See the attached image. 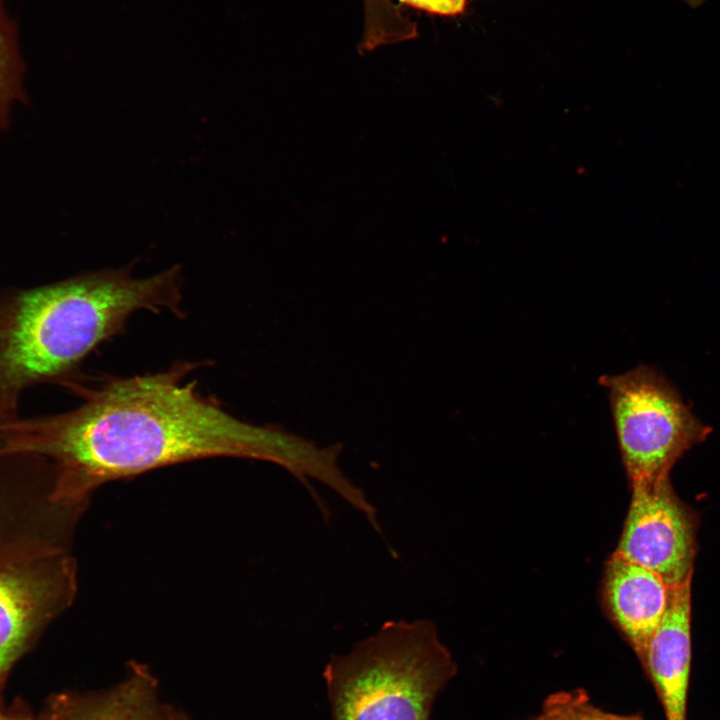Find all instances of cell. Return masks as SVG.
<instances>
[{
  "label": "cell",
  "mask_w": 720,
  "mask_h": 720,
  "mask_svg": "<svg viewBox=\"0 0 720 720\" xmlns=\"http://www.w3.org/2000/svg\"><path fill=\"white\" fill-rule=\"evenodd\" d=\"M75 592V566L60 549L0 564V708L12 666Z\"/></svg>",
  "instance_id": "8992f818"
},
{
  "label": "cell",
  "mask_w": 720,
  "mask_h": 720,
  "mask_svg": "<svg viewBox=\"0 0 720 720\" xmlns=\"http://www.w3.org/2000/svg\"><path fill=\"white\" fill-rule=\"evenodd\" d=\"M402 4L429 14L452 17L465 11L469 0H399Z\"/></svg>",
  "instance_id": "7c38bea8"
},
{
  "label": "cell",
  "mask_w": 720,
  "mask_h": 720,
  "mask_svg": "<svg viewBox=\"0 0 720 720\" xmlns=\"http://www.w3.org/2000/svg\"><path fill=\"white\" fill-rule=\"evenodd\" d=\"M36 458H38V457H36ZM36 458H34V459H36ZM40 458H41V457H40ZM34 459H33V460H34ZM33 460H31V461H33ZM31 461H30V462H31ZM28 463H29V462H28ZM28 463H27V464H28ZM25 465H26V464H25ZM23 466H24V465H23ZM21 467H22V466H21ZM19 468H20V467H19ZM16 469H18V468H16ZM13 470H15V469H13ZM10 471H12V470H10ZM7 472H9V471H7Z\"/></svg>",
  "instance_id": "e0dca14e"
},
{
  "label": "cell",
  "mask_w": 720,
  "mask_h": 720,
  "mask_svg": "<svg viewBox=\"0 0 720 720\" xmlns=\"http://www.w3.org/2000/svg\"><path fill=\"white\" fill-rule=\"evenodd\" d=\"M364 22L371 26L384 25L393 20L399 8L392 0H362Z\"/></svg>",
  "instance_id": "4fadbf2b"
},
{
  "label": "cell",
  "mask_w": 720,
  "mask_h": 720,
  "mask_svg": "<svg viewBox=\"0 0 720 720\" xmlns=\"http://www.w3.org/2000/svg\"><path fill=\"white\" fill-rule=\"evenodd\" d=\"M670 588L655 572L617 553L608 562L605 579L608 609L641 662L666 610Z\"/></svg>",
  "instance_id": "ba28073f"
},
{
  "label": "cell",
  "mask_w": 720,
  "mask_h": 720,
  "mask_svg": "<svg viewBox=\"0 0 720 720\" xmlns=\"http://www.w3.org/2000/svg\"><path fill=\"white\" fill-rule=\"evenodd\" d=\"M631 483V504L615 553L655 572L669 587L691 582L696 512L677 496L669 475Z\"/></svg>",
  "instance_id": "5b68a950"
},
{
  "label": "cell",
  "mask_w": 720,
  "mask_h": 720,
  "mask_svg": "<svg viewBox=\"0 0 720 720\" xmlns=\"http://www.w3.org/2000/svg\"><path fill=\"white\" fill-rule=\"evenodd\" d=\"M127 678L112 689L52 696L43 720H168L157 698L155 678L145 665H130Z\"/></svg>",
  "instance_id": "9c48e42d"
},
{
  "label": "cell",
  "mask_w": 720,
  "mask_h": 720,
  "mask_svg": "<svg viewBox=\"0 0 720 720\" xmlns=\"http://www.w3.org/2000/svg\"><path fill=\"white\" fill-rule=\"evenodd\" d=\"M25 65L20 57L15 25L0 1V131L8 128L12 107L27 103L23 84Z\"/></svg>",
  "instance_id": "30bf717a"
},
{
  "label": "cell",
  "mask_w": 720,
  "mask_h": 720,
  "mask_svg": "<svg viewBox=\"0 0 720 720\" xmlns=\"http://www.w3.org/2000/svg\"><path fill=\"white\" fill-rule=\"evenodd\" d=\"M457 673L429 619L389 620L324 669L332 720H429Z\"/></svg>",
  "instance_id": "3957f363"
},
{
  "label": "cell",
  "mask_w": 720,
  "mask_h": 720,
  "mask_svg": "<svg viewBox=\"0 0 720 720\" xmlns=\"http://www.w3.org/2000/svg\"><path fill=\"white\" fill-rule=\"evenodd\" d=\"M624 466L631 482L666 475L711 428L702 423L674 385L658 370L639 365L602 375Z\"/></svg>",
  "instance_id": "277c9868"
},
{
  "label": "cell",
  "mask_w": 720,
  "mask_h": 720,
  "mask_svg": "<svg viewBox=\"0 0 720 720\" xmlns=\"http://www.w3.org/2000/svg\"><path fill=\"white\" fill-rule=\"evenodd\" d=\"M681 1H683L685 4H687L691 7H699L702 4H704L705 2H707L708 0H681Z\"/></svg>",
  "instance_id": "2e32d148"
},
{
  "label": "cell",
  "mask_w": 720,
  "mask_h": 720,
  "mask_svg": "<svg viewBox=\"0 0 720 720\" xmlns=\"http://www.w3.org/2000/svg\"><path fill=\"white\" fill-rule=\"evenodd\" d=\"M0 720H43L36 719L23 704L16 703L9 709L0 708Z\"/></svg>",
  "instance_id": "5bb4252c"
},
{
  "label": "cell",
  "mask_w": 720,
  "mask_h": 720,
  "mask_svg": "<svg viewBox=\"0 0 720 720\" xmlns=\"http://www.w3.org/2000/svg\"><path fill=\"white\" fill-rule=\"evenodd\" d=\"M168 720H190L185 714L166 706Z\"/></svg>",
  "instance_id": "9a60e30c"
},
{
  "label": "cell",
  "mask_w": 720,
  "mask_h": 720,
  "mask_svg": "<svg viewBox=\"0 0 720 720\" xmlns=\"http://www.w3.org/2000/svg\"><path fill=\"white\" fill-rule=\"evenodd\" d=\"M691 582L671 587L664 615L641 662L665 720H687L691 672Z\"/></svg>",
  "instance_id": "52a82bcc"
},
{
  "label": "cell",
  "mask_w": 720,
  "mask_h": 720,
  "mask_svg": "<svg viewBox=\"0 0 720 720\" xmlns=\"http://www.w3.org/2000/svg\"><path fill=\"white\" fill-rule=\"evenodd\" d=\"M194 369L112 379L96 389L72 384L84 401L57 414L18 416L4 425L8 449L41 457L54 470L51 498L82 508L99 486L164 466L236 457L288 468L298 436L244 422L184 382Z\"/></svg>",
  "instance_id": "6da1fadb"
},
{
  "label": "cell",
  "mask_w": 720,
  "mask_h": 720,
  "mask_svg": "<svg viewBox=\"0 0 720 720\" xmlns=\"http://www.w3.org/2000/svg\"><path fill=\"white\" fill-rule=\"evenodd\" d=\"M522 720H644L638 714H617L594 704L585 689L575 688L547 696L540 710Z\"/></svg>",
  "instance_id": "8fae6325"
},
{
  "label": "cell",
  "mask_w": 720,
  "mask_h": 720,
  "mask_svg": "<svg viewBox=\"0 0 720 720\" xmlns=\"http://www.w3.org/2000/svg\"><path fill=\"white\" fill-rule=\"evenodd\" d=\"M181 275L173 266L147 278L126 269L79 274L0 293V409L11 418L25 390L71 384L74 371L139 310L180 314Z\"/></svg>",
  "instance_id": "7a4b0ae2"
}]
</instances>
